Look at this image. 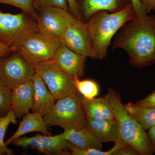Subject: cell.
I'll return each instance as SVG.
<instances>
[{"instance_id":"obj_17","label":"cell","mask_w":155,"mask_h":155,"mask_svg":"<svg viewBox=\"0 0 155 155\" xmlns=\"http://www.w3.org/2000/svg\"><path fill=\"white\" fill-rule=\"evenodd\" d=\"M40 132L43 135H51L48 126L45 122L43 116L37 113H28L22 117L17 131L5 142L7 145L11 144L16 139L26 134Z\"/></svg>"},{"instance_id":"obj_15","label":"cell","mask_w":155,"mask_h":155,"mask_svg":"<svg viewBox=\"0 0 155 155\" xmlns=\"http://www.w3.org/2000/svg\"><path fill=\"white\" fill-rule=\"evenodd\" d=\"M85 125L101 143L108 142L115 143L122 142L115 119L86 118Z\"/></svg>"},{"instance_id":"obj_8","label":"cell","mask_w":155,"mask_h":155,"mask_svg":"<svg viewBox=\"0 0 155 155\" xmlns=\"http://www.w3.org/2000/svg\"><path fill=\"white\" fill-rule=\"evenodd\" d=\"M0 58V78L2 83L11 90L14 86L31 79L35 67L21 54Z\"/></svg>"},{"instance_id":"obj_32","label":"cell","mask_w":155,"mask_h":155,"mask_svg":"<svg viewBox=\"0 0 155 155\" xmlns=\"http://www.w3.org/2000/svg\"><path fill=\"white\" fill-rule=\"evenodd\" d=\"M12 52L11 48L0 42V58L9 55Z\"/></svg>"},{"instance_id":"obj_27","label":"cell","mask_w":155,"mask_h":155,"mask_svg":"<svg viewBox=\"0 0 155 155\" xmlns=\"http://www.w3.org/2000/svg\"><path fill=\"white\" fill-rule=\"evenodd\" d=\"M130 1L131 5L133 6L134 10L137 18L143 19L148 17L147 13L143 8L140 0H130Z\"/></svg>"},{"instance_id":"obj_26","label":"cell","mask_w":155,"mask_h":155,"mask_svg":"<svg viewBox=\"0 0 155 155\" xmlns=\"http://www.w3.org/2000/svg\"><path fill=\"white\" fill-rule=\"evenodd\" d=\"M34 7L37 11L46 7H55L69 11L67 0H35Z\"/></svg>"},{"instance_id":"obj_22","label":"cell","mask_w":155,"mask_h":155,"mask_svg":"<svg viewBox=\"0 0 155 155\" xmlns=\"http://www.w3.org/2000/svg\"><path fill=\"white\" fill-rule=\"evenodd\" d=\"M75 88L84 98L91 99L96 97L99 92V87L94 81L91 79L80 80L75 77Z\"/></svg>"},{"instance_id":"obj_1","label":"cell","mask_w":155,"mask_h":155,"mask_svg":"<svg viewBox=\"0 0 155 155\" xmlns=\"http://www.w3.org/2000/svg\"><path fill=\"white\" fill-rule=\"evenodd\" d=\"M116 48L125 50L134 67L155 64V17L137 18L125 23L114 37L113 48Z\"/></svg>"},{"instance_id":"obj_7","label":"cell","mask_w":155,"mask_h":155,"mask_svg":"<svg viewBox=\"0 0 155 155\" xmlns=\"http://www.w3.org/2000/svg\"><path fill=\"white\" fill-rule=\"evenodd\" d=\"M35 73L46 84L56 101L75 93V77L62 70L52 60L36 65Z\"/></svg>"},{"instance_id":"obj_34","label":"cell","mask_w":155,"mask_h":155,"mask_svg":"<svg viewBox=\"0 0 155 155\" xmlns=\"http://www.w3.org/2000/svg\"><path fill=\"white\" fill-rule=\"evenodd\" d=\"M2 82V81H1V78H0V82Z\"/></svg>"},{"instance_id":"obj_33","label":"cell","mask_w":155,"mask_h":155,"mask_svg":"<svg viewBox=\"0 0 155 155\" xmlns=\"http://www.w3.org/2000/svg\"><path fill=\"white\" fill-rule=\"evenodd\" d=\"M147 134L155 152V125L149 129L148 132Z\"/></svg>"},{"instance_id":"obj_29","label":"cell","mask_w":155,"mask_h":155,"mask_svg":"<svg viewBox=\"0 0 155 155\" xmlns=\"http://www.w3.org/2000/svg\"><path fill=\"white\" fill-rule=\"evenodd\" d=\"M140 155L138 152L134 148L125 145L117 150L114 155Z\"/></svg>"},{"instance_id":"obj_24","label":"cell","mask_w":155,"mask_h":155,"mask_svg":"<svg viewBox=\"0 0 155 155\" xmlns=\"http://www.w3.org/2000/svg\"><path fill=\"white\" fill-rule=\"evenodd\" d=\"M35 0H0V4L11 5L21 9L37 19V12L34 7Z\"/></svg>"},{"instance_id":"obj_12","label":"cell","mask_w":155,"mask_h":155,"mask_svg":"<svg viewBox=\"0 0 155 155\" xmlns=\"http://www.w3.org/2000/svg\"><path fill=\"white\" fill-rule=\"evenodd\" d=\"M86 59L62 43L52 60L64 72L73 77L80 78L85 73Z\"/></svg>"},{"instance_id":"obj_31","label":"cell","mask_w":155,"mask_h":155,"mask_svg":"<svg viewBox=\"0 0 155 155\" xmlns=\"http://www.w3.org/2000/svg\"><path fill=\"white\" fill-rule=\"evenodd\" d=\"M69 11L76 18H79V13L77 3L75 0H67Z\"/></svg>"},{"instance_id":"obj_20","label":"cell","mask_w":155,"mask_h":155,"mask_svg":"<svg viewBox=\"0 0 155 155\" xmlns=\"http://www.w3.org/2000/svg\"><path fill=\"white\" fill-rule=\"evenodd\" d=\"M124 106L127 113L145 130L155 125V107L139 105L131 102Z\"/></svg>"},{"instance_id":"obj_5","label":"cell","mask_w":155,"mask_h":155,"mask_svg":"<svg viewBox=\"0 0 155 155\" xmlns=\"http://www.w3.org/2000/svg\"><path fill=\"white\" fill-rule=\"evenodd\" d=\"M61 39L45 35L37 31L25 37L12 50L21 54L34 66L52 60L62 44Z\"/></svg>"},{"instance_id":"obj_11","label":"cell","mask_w":155,"mask_h":155,"mask_svg":"<svg viewBox=\"0 0 155 155\" xmlns=\"http://www.w3.org/2000/svg\"><path fill=\"white\" fill-rule=\"evenodd\" d=\"M12 144L21 147H30L48 155H70L71 143L63 137L62 134L54 136L37 134L31 137H19Z\"/></svg>"},{"instance_id":"obj_30","label":"cell","mask_w":155,"mask_h":155,"mask_svg":"<svg viewBox=\"0 0 155 155\" xmlns=\"http://www.w3.org/2000/svg\"><path fill=\"white\" fill-rule=\"evenodd\" d=\"M145 11L147 14L155 8V0H140Z\"/></svg>"},{"instance_id":"obj_28","label":"cell","mask_w":155,"mask_h":155,"mask_svg":"<svg viewBox=\"0 0 155 155\" xmlns=\"http://www.w3.org/2000/svg\"><path fill=\"white\" fill-rule=\"evenodd\" d=\"M136 104L139 105L155 107V91Z\"/></svg>"},{"instance_id":"obj_3","label":"cell","mask_w":155,"mask_h":155,"mask_svg":"<svg viewBox=\"0 0 155 155\" xmlns=\"http://www.w3.org/2000/svg\"><path fill=\"white\" fill-rule=\"evenodd\" d=\"M104 97L107 100L113 110L122 141L135 149L140 155H153L155 151L147 134L126 110L119 93L110 87Z\"/></svg>"},{"instance_id":"obj_14","label":"cell","mask_w":155,"mask_h":155,"mask_svg":"<svg viewBox=\"0 0 155 155\" xmlns=\"http://www.w3.org/2000/svg\"><path fill=\"white\" fill-rule=\"evenodd\" d=\"M34 85L31 79L14 86L11 90V107L17 118L29 113L34 101Z\"/></svg>"},{"instance_id":"obj_21","label":"cell","mask_w":155,"mask_h":155,"mask_svg":"<svg viewBox=\"0 0 155 155\" xmlns=\"http://www.w3.org/2000/svg\"><path fill=\"white\" fill-rule=\"evenodd\" d=\"M17 117L11 109L8 114L4 116H0V155H13L14 154L11 150L7 147L4 141L6 130L10 124H17Z\"/></svg>"},{"instance_id":"obj_4","label":"cell","mask_w":155,"mask_h":155,"mask_svg":"<svg viewBox=\"0 0 155 155\" xmlns=\"http://www.w3.org/2000/svg\"><path fill=\"white\" fill-rule=\"evenodd\" d=\"M81 97L77 91L56 101L49 113L43 116L48 126H60L67 130L85 125Z\"/></svg>"},{"instance_id":"obj_18","label":"cell","mask_w":155,"mask_h":155,"mask_svg":"<svg viewBox=\"0 0 155 155\" xmlns=\"http://www.w3.org/2000/svg\"><path fill=\"white\" fill-rule=\"evenodd\" d=\"M61 134L65 139L81 149L96 148L101 150L102 148V143L85 125L64 130Z\"/></svg>"},{"instance_id":"obj_10","label":"cell","mask_w":155,"mask_h":155,"mask_svg":"<svg viewBox=\"0 0 155 155\" xmlns=\"http://www.w3.org/2000/svg\"><path fill=\"white\" fill-rule=\"evenodd\" d=\"M60 39L62 43L75 52L87 58L97 59L86 24L80 19L76 18L71 22Z\"/></svg>"},{"instance_id":"obj_35","label":"cell","mask_w":155,"mask_h":155,"mask_svg":"<svg viewBox=\"0 0 155 155\" xmlns=\"http://www.w3.org/2000/svg\"><path fill=\"white\" fill-rule=\"evenodd\" d=\"M153 11H154L155 12V8L154 9Z\"/></svg>"},{"instance_id":"obj_13","label":"cell","mask_w":155,"mask_h":155,"mask_svg":"<svg viewBox=\"0 0 155 155\" xmlns=\"http://www.w3.org/2000/svg\"><path fill=\"white\" fill-rule=\"evenodd\" d=\"M79 17L78 19L86 22L97 12L107 11L110 13L118 12L130 4V0H75Z\"/></svg>"},{"instance_id":"obj_25","label":"cell","mask_w":155,"mask_h":155,"mask_svg":"<svg viewBox=\"0 0 155 155\" xmlns=\"http://www.w3.org/2000/svg\"><path fill=\"white\" fill-rule=\"evenodd\" d=\"M11 107V90L0 82V116L8 114Z\"/></svg>"},{"instance_id":"obj_6","label":"cell","mask_w":155,"mask_h":155,"mask_svg":"<svg viewBox=\"0 0 155 155\" xmlns=\"http://www.w3.org/2000/svg\"><path fill=\"white\" fill-rule=\"evenodd\" d=\"M37 31V19L28 13H4L0 10V42L13 49L23 38Z\"/></svg>"},{"instance_id":"obj_19","label":"cell","mask_w":155,"mask_h":155,"mask_svg":"<svg viewBox=\"0 0 155 155\" xmlns=\"http://www.w3.org/2000/svg\"><path fill=\"white\" fill-rule=\"evenodd\" d=\"M81 103L86 118L115 119L113 110L105 97L88 99L82 96Z\"/></svg>"},{"instance_id":"obj_16","label":"cell","mask_w":155,"mask_h":155,"mask_svg":"<svg viewBox=\"0 0 155 155\" xmlns=\"http://www.w3.org/2000/svg\"><path fill=\"white\" fill-rule=\"evenodd\" d=\"M31 79L33 81L34 90L31 111L44 116L49 113L55 104V99L38 74L35 73Z\"/></svg>"},{"instance_id":"obj_2","label":"cell","mask_w":155,"mask_h":155,"mask_svg":"<svg viewBox=\"0 0 155 155\" xmlns=\"http://www.w3.org/2000/svg\"><path fill=\"white\" fill-rule=\"evenodd\" d=\"M137 18L131 3L121 11L114 13L100 11L94 14L85 24L97 59L108 55L111 41L125 23Z\"/></svg>"},{"instance_id":"obj_23","label":"cell","mask_w":155,"mask_h":155,"mask_svg":"<svg viewBox=\"0 0 155 155\" xmlns=\"http://www.w3.org/2000/svg\"><path fill=\"white\" fill-rule=\"evenodd\" d=\"M125 145H127L122 142L115 143L114 146L110 150L107 151H103L101 150L96 148L81 149L71 143L69 150L72 155H114L117 150Z\"/></svg>"},{"instance_id":"obj_9","label":"cell","mask_w":155,"mask_h":155,"mask_svg":"<svg viewBox=\"0 0 155 155\" xmlns=\"http://www.w3.org/2000/svg\"><path fill=\"white\" fill-rule=\"evenodd\" d=\"M37 12V31L53 37L60 38L67 26L77 18L69 11L55 7L42 8Z\"/></svg>"}]
</instances>
